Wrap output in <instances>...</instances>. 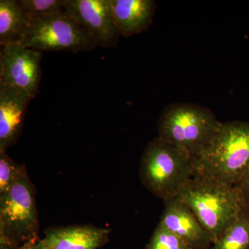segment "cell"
<instances>
[{
	"mask_svg": "<svg viewBox=\"0 0 249 249\" xmlns=\"http://www.w3.org/2000/svg\"><path fill=\"white\" fill-rule=\"evenodd\" d=\"M249 167V123H221L207 147L194 157L193 176L236 186Z\"/></svg>",
	"mask_w": 249,
	"mask_h": 249,
	"instance_id": "obj_1",
	"label": "cell"
},
{
	"mask_svg": "<svg viewBox=\"0 0 249 249\" xmlns=\"http://www.w3.org/2000/svg\"><path fill=\"white\" fill-rule=\"evenodd\" d=\"M64 10L91 36L97 47L117 45L120 35L109 0H64Z\"/></svg>",
	"mask_w": 249,
	"mask_h": 249,
	"instance_id": "obj_8",
	"label": "cell"
},
{
	"mask_svg": "<svg viewBox=\"0 0 249 249\" xmlns=\"http://www.w3.org/2000/svg\"><path fill=\"white\" fill-rule=\"evenodd\" d=\"M110 230L74 226L49 230L43 239L47 249H97L107 243Z\"/></svg>",
	"mask_w": 249,
	"mask_h": 249,
	"instance_id": "obj_12",
	"label": "cell"
},
{
	"mask_svg": "<svg viewBox=\"0 0 249 249\" xmlns=\"http://www.w3.org/2000/svg\"><path fill=\"white\" fill-rule=\"evenodd\" d=\"M236 186L240 190L246 207L249 208V167Z\"/></svg>",
	"mask_w": 249,
	"mask_h": 249,
	"instance_id": "obj_18",
	"label": "cell"
},
{
	"mask_svg": "<svg viewBox=\"0 0 249 249\" xmlns=\"http://www.w3.org/2000/svg\"><path fill=\"white\" fill-rule=\"evenodd\" d=\"M160 223L178 235L190 249H211L213 241L197 218L178 196L164 201Z\"/></svg>",
	"mask_w": 249,
	"mask_h": 249,
	"instance_id": "obj_9",
	"label": "cell"
},
{
	"mask_svg": "<svg viewBox=\"0 0 249 249\" xmlns=\"http://www.w3.org/2000/svg\"><path fill=\"white\" fill-rule=\"evenodd\" d=\"M145 249H190L181 239L159 223Z\"/></svg>",
	"mask_w": 249,
	"mask_h": 249,
	"instance_id": "obj_17",
	"label": "cell"
},
{
	"mask_svg": "<svg viewBox=\"0 0 249 249\" xmlns=\"http://www.w3.org/2000/svg\"><path fill=\"white\" fill-rule=\"evenodd\" d=\"M27 173L24 165L15 163L6 151L0 150V195L9 191Z\"/></svg>",
	"mask_w": 249,
	"mask_h": 249,
	"instance_id": "obj_16",
	"label": "cell"
},
{
	"mask_svg": "<svg viewBox=\"0 0 249 249\" xmlns=\"http://www.w3.org/2000/svg\"><path fill=\"white\" fill-rule=\"evenodd\" d=\"M27 21L18 0L0 1V45L19 42Z\"/></svg>",
	"mask_w": 249,
	"mask_h": 249,
	"instance_id": "obj_13",
	"label": "cell"
},
{
	"mask_svg": "<svg viewBox=\"0 0 249 249\" xmlns=\"http://www.w3.org/2000/svg\"><path fill=\"white\" fill-rule=\"evenodd\" d=\"M18 249H47V248L45 241L42 239V240L32 241L22 246Z\"/></svg>",
	"mask_w": 249,
	"mask_h": 249,
	"instance_id": "obj_19",
	"label": "cell"
},
{
	"mask_svg": "<svg viewBox=\"0 0 249 249\" xmlns=\"http://www.w3.org/2000/svg\"><path fill=\"white\" fill-rule=\"evenodd\" d=\"M220 124L209 109L198 105L176 103L162 112L158 137L181 147L194 158L207 147Z\"/></svg>",
	"mask_w": 249,
	"mask_h": 249,
	"instance_id": "obj_4",
	"label": "cell"
},
{
	"mask_svg": "<svg viewBox=\"0 0 249 249\" xmlns=\"http://www.w3.org/2000/svg\"><path fill=\"white\" fill-rule=\"evenodd\" d=\"M194 158L188 152L157 138L148 144L141 160V181L163 201L176 197L193 176Z\"/></svg>",
	"mask_w": 249,
	"mask_h": 249,
	"instance_id": "obj_3",
	"label": "cell"
},
{
	"mask_svg": "<svg viewBox=\"0 0 249 249\" xmlns=\"http://www.w3.org/2000/svg\"><path fill=\"white\" fill-rule=\"evenodd\" d=\"M42 52L27 48L20 42L1 47L0 84L19 88L35 98L42 79Z\"/></svg>",
	"mask_w": 249,
	"mask_h": 249,
	"instance_id": "obj_7",
	"label": "cell"
},
{
	"mask_svg": "<svg viewBox=\"0 0 249 249\" xmlns=\"http://www.w3.org/2000/svg\"><path fill=\"white\" fill-rule=\"evenodd\" d=\"M19 42L41 52L68 51L77 53L97 47L91 36L65 10L28 22Z\"/></svg>",
	"mask_w": 249,
	"mask_h": 249,
	"instance_id": "obj_6",
	"label": "cell"
},
{
	"mask_svg": "<svg viewBox=\"0 0 249 249\" xmlns=\"http://www.w3.org/2000/svg\"><path fill=\"white\" fill-rule=\"evenodd\" d=\"M27 22L64 11V0H18Z\"/></svg>",
	"mask_w": 249,
	"mask_h": 249,
	"instance_id": "obj_15",
	"label": "cell"
},
{
	"mask_svg": "<svg viewBox=\"0 0 249 249\" xmlns=\"http://www.w3.org/2000/svg\"><path fill=\"white\" fill-rule=\"evenodd\" d=\"M35 188L25 174L0 195V249H18L39 240Z\"/></svg>",
	"mask_w": 249,
	"mask_h": 249,
	"instance_id": "obj_5",
	"label": "cell"
},
{
	"mask_svg": "<svg viewBox=\"0 0 249 249\" xmlns=\"http://www.w3.org/2000/svg\"><path fill=\"white\" fill-rule=\"evenodd\" d=\"M31 99L22 89L0 84V150L6 151L17 141Z\"/></svg>",
	"mask_w": 249,
	"mask_h": 249,
	"instance_id": "obj_10",
	"label": "cell"
},
{
	"mask_svg": "<svg viewBox=\"0 0 249 249\" xmlns=\"http://www.w3.org/2000/svg\"><path fill=\"white\" fill-rule=\"evenodd\" d=\"M178 197L188 205L213 242L245 207L237 186L197 176L184 185Z\"/></svg>",
	"mask_w": 249,
	"mask_h": 249,
	"instance_id": "obj_2",
	"label": "cell"
},
{
	"mask_svg": "<svg viewBox=\"0 0 249 249\" xmlns=\"http://www.w3.org/2000/svg\"><path fill=\"white\" fill-rule=\"evenodd\" d=\"M211 249H249V208L242 210L240 215L216 239Z\"/></svg>",
	"mask_w": 249,
	"mask_h": 249,
	"instance_id": "obj_14",
	"label": "cell"
},
{
	"mask_svg": "<svg viewBox=\"0 0 249 249\" xmlns=\"http://www.w3.org/2000/svg\"><path fill=\"white\" fill-rule=\"evenodd\" d=\"M109 4L118 32L125 37L146 30L156 9L152 0H109Z\"/></svg>",
	"mask_w": 249,
	"mask_h": 249,
	"instance_id": "obj_11",
	"label": "cell"
}]
</instances>
